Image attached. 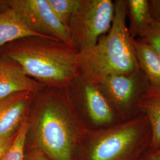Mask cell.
Masks as SVG:
<instances>
[{
    "mask_svg": "<svg viewBox=\"0 0 160 160\" xmlns=\"http://www.w3.org/2000/svg\"><path fill=\"white\" fill-rule=\"evenodd\" d=\"M28 136L52 160H72L77 143L88 130L74 113L67 87H45L31 104Z\"/></svg>",
    "mask_w": 160,
    "mask_h": 160,
    "instance_id": "1",
    "label": "cell"
},
{
    "mask_svg": "<svg viewBox=\"0 0 160 160\" xmlns=\"http://www.w3.org/2000/svg\"><path fill=\"white\" fill-rule=\"evenodd\" d=\"M74 46L49 38L29 36L0 48V57L17 63L26 74L48 87L66 88L78 75Z\"/></svg>",
    "mask_w": 160,
    "mask_h": 160,
    "instance_id": "2",
    "label": "cell"
},
{
    "mask_svg": "<svg viewBox=\"0 0 160 160\" xmlns=\"http://www.w3.org/2000/svg\"><path fill=\"white\" fill-rule=\"evenodd\" d=\"M114 2V18L109 32L94 46L78 53V75L96 82L111 75L140 70L126 25V0Z\"/></svg>",
    "mask_w": 160,
    "mask_h": 160,
    "instance_id": "3",
    "label": "cell"
},
{
    "mask_svg": "<svg viewBox=\"0 0 160 160\" xmlns=\"http://www.w3.org/2000/svg\"><path fill=\"white\" fill-rule=\"evenodd\" d=\"M85 160H140L149 148L151 128L141 113L131 119L87 130Z\"/></svg>",
    "mask_w": 160,
    "mask_h": 160,
    "instance_id": "4",
    "label": "cell"
},
{
    "mask_svg": "<svg viewBox=\"0 0 160 160\" xmlns=\"http://www.w3.org/2000/svg\"><path fill=\"white\" fill-rule=\"evenodd\" d=\"M114 15L111 0H80L68 27L72 46L79 52L94 46L111 28Z\"/></svg>",
    "mask_w": 160,
    "mask_h": 160,
    "instance_id": "5",
    "label": "cell"
},
{
    "mask_svg": "<svg viewBox=\"0 0 160 160\" xmlns=\"http://www.w3.org/2000/svg\"><path fill=\"white\" fill-rule=\"evenodd\" d=\"M120 122L140 114L138 104L151 84L143 72L109 76L97 82Z\"/></svg>",
    "mask_w": 160,
    "mask_h": 160,
    "instance_id": "6",
    "label": "cell"
},
{
    "mask_svg": "<svg viewBox=\"0 0 160 160\" xmlns=\"http://www.w3.org/2000/svg\"><path fill=\"white\" fill-rule=\"evenodd\" d=\"M7 2L32 32L73 46L68 28L58 20L47 0H8Z\"/></svg>",
    "mask_w": 160,
    "mask_h": 160,
    "instance_id": "7",
    "label": "cell"
},
{
    "mask_svg": "<svg viewBox=\"0 0 160 160\" xmlns=\"http://www.w3.org/2000/svg\"><path fill=\"white\" fill-rule=\"evenodd\" d=\"M67 89L80 103L88 122L92 126L100 129L120 122L97 82L78 75Z\"/></svg>",
    "mask_w": 160,
    "mask_h": 160,
    "instance_id": "8",
    "label": "cell"
},
{
    "mask_svg": "<svg viewBox=\"0 0 160 160\" xmlns=\"http://www.w3.org/2000/svg\"><path fill=\"white\" fill-rule=\"evenodd\" d=\"M36 92H20L0 99V137H11L26 120Z\"/></svg>",
    "mask_w": 160,
    "mask_h": 160,
    "instance_id": "9",
    "label": "cell"
},
{
    "mask_svg": "<svg viewBox=\"0 0 160 160\" xmlns=\"http://www.w3.org/2000/svg\"><path fill=\"white\" fill-rule=\"evenodd\" d=\"M45 87L26 74L17 63L0 57V99L17 92H37Z\"/></svg>",
    "mask_w": 160,
    "mask_h": 160,
    "instance_id": "10",
    "label": "cell"
},
{
    "mask_svg": "<svg viewBox=\"0 0 160 160\" xmlns=\"http://www.w3.org/2000/svg\"><path fill=\"white\" fill-rule=\"evenodd\" d=\"M140 113L146 115L151 128V151L160 147V87L151 86L138 104Z\"/></svg>",
    "mask_w": 160,
    "mask_h": 160,
    "instance_id": "11",
    "label": "cell"
},
{
    "mask_svg": "<svg viewBox=\"0 0 160 160\" xmlns=\"http://www.w3.org/2000/svg\"><path fill=\"white\" fill-rule=\"evenodd\" d=\"M29 36L42 37L30 30L17 12L9 6L0 11V48Z\"/></svg>",
    "mask_w": 160,
    "mask_h": 160,
    "instance_id": "12",
    "label": "cell"
},
{
    "mask_svg": "<svg viewBox=\"0 0 160 160\" xmlns=\"http://www.w3.org/2000/svg\"><path fill=\"white\" fill-rule=\"evenodd\" d=\"M126 15L129 18V33L132 39L139 38L154 22L149 0H126Z\"/></svg>",
    "mask_w": 160,
    "mask_h": 160,
    "instance_id": "13",
    "label": "cell"
},
{
    "mask_svg": "<svg viewBox=\"0 0 160 160\" xmlns=\"http://www.w3.org/2000/svg\"><path fill=\"white\" fill-rule=\"evenodd\" d=\"M139 68L152 87H160V57L148 45L139 39H133Z\"/></svg>",
    "mask_w": 160,
    "mask_h": 160,
    "instance_id": "14",
    "label": "cell"
},
{
    "mask_svg": "<svg viewBox=\"0 0 160 160\" xmlns=\"http://www.w3.org/2000/svg\"><path fill=\"white\" fill-rule=\"evenodd\" d=\"M29 129L28 116L17 132L13 141L1 160H26L25 145Z\"/></svg>",
    "mask_w": 160,
    "mask_h": 160,
    "instance_id": "15",
    "label": "cell"
},
{
    "mask_svg": "<svg viewBox=\"0 0 160 160\" xmlns=\"http://www.w3.org/2000/svg\"><path fill=\"white\" fill-rule=\"evenodd\" d=\"M58 20L66 27L80 3V0H47Z\"/></svg>",
    "mask_w": 160,
    "mask_h": 160,
    "instance_id": "16",
    "label": "cell"
},
{
    "mask_svg": "<svg viewBox=\"0 0 160 160\" xmlns=\"http://www.w3.org/2000/svg\"><path fill=\"white\" fill-rule=\"evenodd\" d=\"M139 39L148 45L160 57V25L154 22Z\"/></svg>",
    "mask_w": 160,
    "mask_h": 160,
    "instance_id": "17",
    "label": "cell"
},
{
    "mask_svg": "<svg viewBox=\"0 0 160 160\" xmlns=\"http://www.w3.org/2000/svg\"><path fill=\"white\" fill-rule=\"evenodd\" d=\"M149 4L154 21L160 25V0H149Z\"/></svg>",
    "mask_w": 160,
    "mask_h": 160,
    "instance_id": "18",
    "label": "cell"
},
{
    "mask_svg": "<svg viewBox=\"0 0 160 160\" xmlns=\"http://www.w3.org/2000/svg\"><path fill=\"white\" fill-rule=\"evenodd\" d=\"M15 135H14V136L11 137H0V160L2 157L3 155L4 154L7 149L11 145Z\"/></svg>",
    "mask_w": 160,
    "mask_h": 160,
    "instance_id": "19",
    "label": "cell"
},
{
    "mask_svg": "<svg viewBox=\"0 0 160 160\" xmlns=\"http://www.w3.org/2000/svg\"><path fill=\"white\" fill-rule=\"evenodd\" d=\"M28 160H49L46 155L39 151L36 150L29 156Z\"/></svg>",
    "mask_w": 160,
    "mask_h": 160,
    "instance_id": "20",
    "label": "cell"
},
{
    "mask_svg": "<svg viewBox=\"0 0 160 160\" xmlns=\"http://www.w3.org/2000/svg\"><path fill=\"white\" fill-rule=\"evenodd\" d=\"M140 160H160V158L155 157L151 154H150L149 151H147L145 153V154L143 155Z\"/></svg>",
    "mask_w": 160,
    "mask_h": 160,
    "instance_id": "21",
    "label": "cell"
},
{
    "mask_svg": "<svg viewBox=\"0 0 160 160\" xmlns=\"http://www.w3.org/2000/svg\"><path fill=\"white\" fill-rule=\"evenodd\" d=\"M8 7L7 1H0V11L5 9Z\"/></svg>",
    "mask_w": 160,
    "mask_h": 160,
    "instance_id": "22",
    "label": "cell"
},
{
    "mask_svg": "<svg viewBox=\"0 0 160 160\" xmlns=\"http://www.w3.org/2000/svg\"><path fill=\"white\" fill-rule=\"evenodd\" d=\"M148 151L150 152V154H151L152 155L160 158V147L158 149H157L155 151Z\"/></svg>",
    "mask_w": 160,
    "mask_h": 160,
    "instance_id": "23",
    "label": "cell"
}]
</instances>
